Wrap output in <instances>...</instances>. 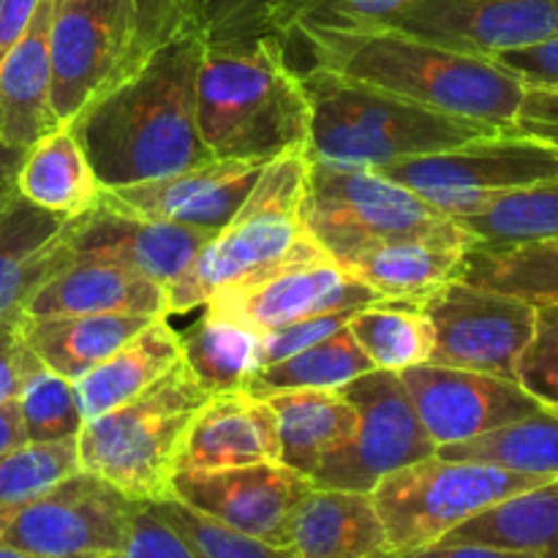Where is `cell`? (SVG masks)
<instances>
[{
  "instance_id": "17",
  "label": "cell",
  "mask_w": 558,
  "mask_h": 558,
  "mask_svg": "<svg viewBox=\"0 0 558 558\" xmlns=\"http://www.w3.org/2000/svg\"><path fill=\"white\" fill-rule=\"evenodd\" d=\"M401 381L436 447L474 439L543 409L518 381L477 371L425 363L401 371Z\"/></svg>"
},
{
  "instance_id": "30",
  "label": "cell",
  "mask_w": 558,
  "mask_h": 558,
  "mask_svg": "<svg viewBox=\"0 0 558 558\" xmlns=\"http://www.w3.org/2000/svg\"><path fill=\"white\" fill-rule=\"evenodd\" d=\"M441 543H474L558 558V477L469 518Z\"/></svg>"
},
{
  "instance_id": "21",
  "label": "cell",
  "mask_w": 558,
  "mask_h": 558,
  "mask_svg": "<svg viewBox=\"0 0 558 558\" xmlns=\"http://www.w3.org/2000/svg\"><path fill=\"white\" fill-rule=\"evenodd\" d=\"M254 463H281V436L270 401L248 390L207 398L183 436L178 472H216Z\"/></svg>"
},
{
  "instance_id": "1",
  "label": "cell",
  "mask_w": 558,
  "mask_h": 558,
  "mask_svg": "<svg viewBox=\"0 0 558 558\" xmlns=\"http://www.w3.org/2000/svg\"><path fill=\"white\" fill-rule=\"evenodd\" d=\"M202 49L194 31L174 33L65 123L104 191L213 161L196 125Z\"/></svg>"
},
{
  "instance_id": "2",
  "label": "cell",
  "mask_w": 558,
  "mask_h": 558,
  "mask_svg": "<svg viewBox=\"0 0 558 558\" xmlns=\"http://www.w3.org/2000/svg\"><path fill=\"white\" fill-rule=\"evenodd\" d=\"M289 49H303L294 69L332 71L417 107L480 120L512 134L523 82L496 60L456 52L392 27H294L281 33Z\"/></svg>"
},
{
  "instance_id": "6",
  "label": "cell",
  "mask_w": 558,
  "mask_h": 558,
  "mask_svg": "<svg viewBox=\"0 0 558 558\" xmlns=\"http://www.w3.org/2000/svg\"><path fill=\"white\" fill-rule=\"evenodd\" d=\"M207 398L210 392L180 360L134 401L82 425L76 436L80 466L131 501L172 499L180 445Z\"/></svg>"
},
{
  "instance_id": "40",
  "label": "cell",
  "mask_w": 558,
  "mask_h": 558,
  "mask_svg": "<svg viewBox=\"0 0 558 558\" xmlns=\"http://www.w3.org/2000/svg\"><path fill=\"white\" fill-rule=\"evenodd\" d=\"M407 0H278L265 16V31L289 33L294 27H371Z\"/></svg>"
},
{
  "instance_id": "8",
  "label": "cell",
  "mask_w": 558,
  "mask_h": 558,
  "mask_svg": "<svg viewBox=\"0 0 558 558\" xmlns=\"http://www.w3.org/2000/svg\"><path fill=\"white\" fill-rule=\"evenodd\" d=\"M305 229L336 265L368 245L445 227L450 216L368 167L308 158Z\"/></svg>"
},
{
  "instance_id": "11",
  "label": "cell",
  "mask_w": 558,
  "mask_h": 558,
  "mask_svg": "<svg viewBox=\"0 0 558 558\" xmlns=\"http://www.w3.org/2000/svg\"><path fill=\"white\" fill-rule=\"evenodd\" d=\"M136 505L140 501L80 469L44 494L0 510V545L33 558L118 554Z\"/></svg>"
},
{
  "instance_id": "29",
  "label": "cell",
  "mask_w": 558,
  "mask_h": 558,
  "mask_svg": "<svg viewBox=\"0 0 558 558\" xmlns=\"http://www.w3.org/2000/svg\"><path fill=\"white\" fill-rule=\"evenodd\" d=\"M16 191L44 210L76 218L96 207L104 189L76 136L63 123L25 153Z\"/></svg>"
},
{
  "instance_id": "22",
  "label": "cell",
  "mask_w": 558,
  "mask_h": 558,
  "mask_svg": "<svg viewBox=\"0 0 558 558\" xmlns=\"http://www.w3.org/2000/svg\"><path fill=\"white\" fill-rule=\"evenodd\" d=\"M22 314L167 316V287L134 267L76 256L27 300Z\"/></svg>"
},
{
  "instance_id": "32",
  "label": "cell",
  "mask_w": 558,
  "mask_h": 558,
  "mask_svg": "<svg viewBox=\"0 0 558 558\" xmlns=\"http://www.w3.org/2000/svg\"><path fill=\"white\" fill-rule=\"evenodd\" d=\"M436 456L450 461L488 463L507 472L558 477V412L543 407L529 417L501 425L483 436L439 447Z\"/></svg>"
},
{
  "instance_id": "5",
  "label": "cell",
  "mask_w": 558,
  "mask_h": 558,
  "mask_svg": "<svg viewBox=\"0 0 558 558\" xmlns=\"http://www.w3.org/2000/svg\"><path fill=\"white\" fill-rule=\"evenodd\" d=\"M308 150H289L265 163L240 210L199 248L189 270L167 287V316L202 308L213 292L325 254L303 218Z\"/></svg>"
},
{
  "instance_id": "54",
  "label": "cell",
  "mask_w": 558,
  "mask_h": 558,
  "mask_svg": "<svg viewBox=\"0 0 558 558\" xmlns=\"http://www.w3.org/2000/svg\"><path fill=\"white\" fill-rule=\"evenodd\" d=\"M554 412H558V409H554Z\"/></svg>"
},
{
  "instance_id": "14",
  "label": "cell",
  "mask_w": 558,
  "mask_h": 558,
  "mask_svg": "<svg viewBox=\"0 0 558 558\" xmlns=\"http://www.w3.org/2000/svg\"><path fill=\"white\" fill-rule=\"evenodd\" d=\"M376 303H381L379 294L349 276L327 254H316L218 289L202 308L213 319L265 336L292 322L332 311H360Z\"/></svg>"
},
{
  "instance_id": "48",
  "label": "cell",
  "mask_w": 558,
  "mask_h": 558,
  "mask_svg": "<svg viewBox=\"0 0 558 558\" xmlns=\"http://www.w3.org/2000/svg\"><path fill=\"white\" fill-rule=\"evenodd\" d=\"M131 5H134L140 49L145 58L174 33L185 31L183 0H131Z\"/></svg>"
},
{
  "instance_id": "27",
  "label": "cell",
  "mask_w": 558,
  "mask_h": 558,
  "mask_svg": "<svg viewBox=\"0 0 558 558\" xmlns=\"http://www.w3.org/2000/svg\"><path fill=\"white\" fill-rule=\"evenodd\" d=\"M158 316L87 314V316H25L22 338L27 349L54 374L76 381L104 357L134 338Z\"/></svg>"
},
{
  "instance_id": "35",
  "label": "cell",
  "mask_w": 558,
  "mask_h": 558,
  "mask_svg": "<svg viewBox=\"0 0 558 558\" xmlns=\"http://www.w3.org/2000/svg\"><path fill=\"white\" fill-rule=\"evenodd\" d=\"M368 371H374V365L365 357L347 325L327 336L325 341L314 343L281 363L259 368V374L248 381L245 390L259 398L283 390H338Z\"/></svg>"
},
{
  "instance_id": "19",
  "label": "cell",
  "mask_w": 558,
  "mask_h": 558,
  "mask_svg": "<svg viewBox=\"0 0 558 558\" xmlns=\"http://www.w3.org/2000/svg\"><path fill=\"white\" fill-rule=\"evenodd\" d=\"M65 238H69L74 259L82 256V259L118 262L169 287L189 270V265L213 234L178 227V223L147 221V218L114 210L98 199L96 207L71 218Z\"/></svg>"
},
{
  "instance_id": "9",
  "label": "cell",
  "mask_w": 558,
  "mask_h": 558,
  "mask_svg": "<svg viewBox=\"0 0 558 558\" xmlns=\"http://www.w3.org/2000/svg\"><path fill=\"white\" fill-rule=\"evenodd\" d=\"M450 218H466L499 196L558 178V147L518 134L469 142L436 156L403 158L376 169Z\"/></svg>"
},
{
  "instance_id": "51",
  "label": "cell",
  "mask_w": 558,
  "mask_h": 558,
  "mask_svg": "<svg viewBox=\"0 0 558 558\" xmlns=\"http://www.w3.org/2000/svg\"><path fill=\"white\" fill-rule=\"evenodd\" d=\"M25 153L27 150H22V147H11L9 142L0 136V210L20 194V191H16V178H20Z\"/></svg>"
},
{
  "instance_id": "37",
  "label": "cell",
  "mask_w": 558,
  "mask_h": 558,
  "mask_svg": "<svg viewBox=\"0 0 558 558\" xmlns=\"http://www.w3.org/2000/svg\"><path fill=\"white\" fill-rule=\"evenodd\" d=\"M16 409H20L27 441H36V445L76 439L85 425L74 381L54 374L47 365H38L27 376L16 396Z\"/></svg>"
},
{
  "instance_id": "49",
  "label": "cell",
  "mask_w": 558,
  "mask_h": 558,
  "mask_svg": "<svg viewBox=\"0 0 558 558\" xmlns=\"http://www.w3.org/2000/svg\"><path fill=\"white\" fill-rule=\"evenodd\" d=\"M374 558H537L523 550H507V548H490V545H474V543H439L428 545L420 550H407V554H379Z\"/></svg>"
},
{
  "instance_id": "15",
  "label": "cell",
  "mask_w": 558,
  "mask_h": 558,
  "mask_svg": "<svg viewBox=\"0 0 558 558\" xmlns=\"http://www.w3.org/2000/svg\"><path fill=\"white\" fill-rule=\"evenodd\" d=\"M371 27L494 58L558 33V0H407Z\"/></svg>"
},
{
  "instance_id": "39",
  "label": "cell",
  "mask_w": 558,
  "mask_h": 558,
  "mask_svg": "<svg viewBox=\"0 0 558 558\" xmlns=\"http://www.w3.org/2000/svg\"><path fill=\"white\" fill-rule=\"evenodd\" d=\"M150 507L169 526L183 534L185 543L194 548V554L199 558H298L292 548H281V545L262 543V539L232 532V529L210 521V518L191 510L178 499L153 501Z\"/></svg>"
},
{
  "instance_id": "10",
  "label": "cell",
  "mask_w": 558,
  "mask_h": 558,
  "mask_svg": "<svg viewBox=\"0 0 558 558\" xmlns=\"http://www.w3.org/2000/svg\"><path fill=\"white\" fill-rule=\"evenodd\" d=\"M357 412L354 434L311 474L314 488L374 494L387 474L436 456V441L420 423L396 371H368L338 387Z\"/></svg>"
},
{
  "instance_id": "25",
  "label": "cell",
  "mask_w": 558,
  "mask_h": 558,
  "mask_svg": "<svg viewBox=\"0 0 558 558\" xmlns=\"http://www.w3.org/2000/svg\"><path fill=\"white\" fill-rule=\"evenodd\" d=\"M289 548L298 558H374L385 554L387 537L374 496L311 488L294 510Z\"/></svg>"
},
{
  "instance_id": "34",
  "label": "cell",
  "mask_w": 558,
  "mask_h": 558,
  "mask_svg": "<svg viewBox=\"0 0 558 558\" xmlns=\"http://www.w3.org/2000/svg\"><path fill=\"white\" fill-rule=\"evenodd\" d=\"M354 341L379 371H401L430 363L434 325L417 303H376L360 308L349 322Z\"/></svg>"
},
{
  "instance_id": "23",
  "label": "cell",
  "mask_w": 558,
  "mask_h": 558,
  "mask_svg": "<svg viewBox=\"0 0 558 558\" xmlns=\"http://www.w3.org/2000/svg\"><path fill=\"white\" fill-rule=\"evenodd\" d=\"M69 221L22 194L0 210V316L25 308L27 300L74 259L65 238Z\"/></svg>"
},
{
  "instance_id": "28",
  "label": "cell",
  "mask_w": 558,
  "mask_h": 558,
  "mask_svg": "<svg viewBox=\"0 0 558 558\" xmlns=\"http://www.w3.org/2000/svg\"><path fill=\"white\" fill-rule=\"evenodd\" d=\"M267 401L278 417L281 463L308 480L357 425V412L341 390H283Z\"/></svg>"
},
{
  "instance_id": "46",
  "label": "cell",
  "mask_w": 558,
  "mask_h": 558,
  "mask_svg": "<svg viewBox=\"0 0 558 558\" xmlns=\"http://www.w3.org/2000/svg\"><path fill=\"white\" fill-rule=\"evenodd\" d=\"M490 60L521 80L523 87H558V33L529 47L507 49Z\"/></svg>"
},
{
  "instance_id": "13",
  "label": "cell",
  "mask_w": 558,
  "mask_h": 558,
  "mask_svg": "<svg viewBox=\"0 0 558 558\" xmlns=\"http://www.w3.org/2000/svg\"><path fill=\"white\" fill-rule=\"evenodd\" d=\"M417 305L434 325L430 365L518 381V363L534 336L537 305L463 281L445 283Z\"/></svg>"
},
{
  "instance_id": "4",
  "label": "cell",
  "mask_w": 558,
  "mask_h": 558,
  "mask_svg": "<svg viewBox=\"0 0 558 558\" xmlns=\"http://www.w3.org/2000/svg\"><path fill=\"white\" fill-rule=\"evenodd\" d=\"M311 104L308 158L381 169L403 158L458 150L505 131L480 120L417 107L332 71L298 69Z\"/></svg>"
},
{
  "instance_id": "43",
  "label": "cell",
  "mask_w": 558,
  "mask_h": 558,
  "mask_svg": "<svg viewBox=\"0 0 558 558\" xmlns=\"http://www.w3.org/2000/svg\"><path fill=\"white\" fill-rule=\"evenodd\" d=\"M85 558H199L183 534L169 526L150 505H136L125 545L118 554H98Z\"/></svg>"
},
{
  "instance_id": "24",
  "label": "cell",
  "mask_w": 558,
  "mask_h": 558,
  "mask_svg": "<svg viewBox=\"0 0 558 558\" xmlns=\"http://www.w3.org/2000/svg\"><path fill=\"white\" fill-rule=\"evenodd\" d=\"M49 20L52 0H38L25 36L0 63V136L22 150L63 125L52 109Z\"/></svg>"
},
{
  "instance_id": "41",
  "label": "cell",
  "mask_w": 558,
  "mask_h": 558,
  "mask_svg": "<svg viewBox=\"0 0 558 558\" xmlns=\"http://www.w3.org/2000/svg\"><path fill=\"white\" fill-rule=\"evenodd\" d=\"M278 0H183L185 31L205 41L265 33V16Z\"/></svg>"
},
{
  "instance_id": "16",
  "label": "cell",
  "mask_w": 558,
  "mask_h": 558,
  "mask_svg": "<svg viewBox=\"0 0 558 558\" xmlns=\"http://www.w3.org/2000/svg\"><path fill=\"white\" fill-rule=\"evenodd\" d=\"M311 488L314 483L308 477L283 463H254L216 472H178L172 499L232 532L289 548L294 510Z\"/></svg>"
},
{
  "instance_id": "42",
  "label": "cell",
  "mask_w": 558,
  "mask_h": 558,
  "mask_svg": "<svg viewBox=\"0 0 558 558\" xmlns=\"http://www.w3.org/2000/svg\"><path fill=\"white\" fill-rule=\"evenodd\" d=\"M518 385L543 407L558 409V305H537L534 336L518 363Z\"/></svg>"
},
{
  "instance_id": "47",
  "label": "cell",
  "mask_w": 558,
  "mask_h": 558,
  "mask_svg": "<svg viewBox=\"0 0 558 558\" xmlns=\"http://www.w3.org/2000/svg\"><path fill=\"white\" fill-rule=\"evenodd\" d=\"M512 134L558 147V87H526Z\"/></svg>"
},
{
  "instance_id": "7",
  "label": "cell",
  "mask_w": 558,
  "mask_h": 558,
  "mask_svg": "<svg viewBox=\"0 0 558 558\" xmlns=\"http://www.w3.org/2000/svg\"><path fill=\"white\" fill-rule=\"evenodd\" d=\"M548 480L554 477L430 456L387 474L371 496L385 526L387 554H407L441 543L469 518Z\"/></svg>"
},
{
  "instance_id": "36",
  "label": "cell",
  "mask_w": 558,
  "mask_h": 558,
  "mask_svg": "<svg viewBox=\"0 0 558 558\" xmlns=\"http://www.w3.org/2000/svg\"><path fill=\"white\" fill-rule=\"evenodd\" d=\"M480 245L558 238V178L499 196L480 213L456 218Z\"/></svg>"
},
{
  "instance_id": "26",
  "label": "cell",
  "mask_w": 558,
  "mask_h": 558,
  "mask_svg": "<svg viewBox=\"0 0 558 558\" xmlns=\"http://www.w3.org/2000/svg\"><path fill=\"white\" fill-rule=\"evenodd\" d=\"M180 330L169 325V316H158L142 327L134 338L104 357L96 368L74 381L82 417H101L104 412L134 401L180 363Z\"/></svg>"
},
{
  "instance_id": "33",
  "label": "cell",
  "mask_w": 558,
  "mask_h": 558,
  "mask_svg": "<svg viewBox=\"0 0 558 558\" xmlns=\"http://www.w3.org/2000/svg\"><path fill=\"white\" fill-rule=\"evenodd\" d=\"M180 360L210 396L245 390L262 368L259 336L207 314L180 332Z\"/></svg>"
},
{
  "instance_id": "20",
  "label": "cell",
  "mask_w": 558,
  "mask_h": 558,
  "mask_svg": "<svg viewBox=\"0 0 558 558\" xmlns=\"http://www.w3.org/2000/svg\"><path fill=\"white\" fill-rule=\"evenodd\" d=\"M472 245H477V240L450 218L445 227L428 234L368 245L338 267L365 283L385 303H420L445 283L458 281L463 256Z\"/></svg>"
},
{
  "instance_id": "3",
  "label": "cell",
  "mask_w": 558,
  "mask_h": 558,
  "mask_svg": "<svg viewBox=\"0 0 558 558\" xmlns=\"http://www.w3.org/2000/svg\"><path fill=\"white\" fill-rule=\"evenodd\" d=\"M196 125L213 158L272 161L308 147L311 104L281 33L205 41Z\"/></svg>"
},
{
  "instance_id": "45",
  "label": "cell",
  "mask_w": 558,
  "mask_h": 558,
  "mask_svg": "<svg viewBox=\"0 0 558 558\" xmlns=\"http://www.w3.org/2000/svg\"><path fill=\"white\" fill-rule=\"evenodd\" d=\"M41 365V360L27 349L22 338V311L0 316V407L16 401L27 376Z\"/></svg>"
},
{
  "instance_id": "31",
  "label": "cell",
  "mask_w": 558,
  "mask_h": 558,
  "mask_svg": "<svg viewBox=\"0 0 558 558\" xmlns=\"http://www.w3.org/2000/svg\"><path fill=\"white\" fill-rule=\"evenodd\" d=\"M458 281L512 294L532 305H558V238L510 245H472Z\"/></svg>"
},
{
  "instance_id": "18",
  "label": "cell",
  "mask_w": 558,
  "mask_h": 558,
  "mask_svg": "<svg viewBox=\"0 0 558 558\" xmlns=\"http://www.w3.org/2000/svg\"><path fill=\"white\" fill-rule=\"evenodd\" d=\"M265 163L251 158H213L167 178L101 191V202L147 221L216 234L240 210Z\"/></svg>"
},
{
  "instance_id": "44",
  "label": "cell",
  "mask_w": 558,
  "mask_h": 558,
  "mask_svg": "<svg viewBox=\"0 0 558 558\" xmlns=\"http://www.w3.org/2000/svg\"><path fill=\"white\" fill-rule=\"evenodd\" d=\"M354 314H357V311H332V314L311 316V319H300L292 322V325H283L265 332V336H259L262 368L272 363H281V360L292 357V354L325 341L327 336H332V332H338L341 327H347Z\"/></svg>"
},
{
  "instance_id": "38",
  "label": "cell",
  "mask_w": 558,
  "mask_h": 558,
  "mask_svg": "<svg viewBox=\"0 0 558 558\" xmlns=\"http://www.w3.org/2000/svg\"><path fill=\"white\" fill-rule=\"evenodd\" d=\"M76 439L27 441L0 456V510L33 499L69 474L80 472Z\"/></svg>"
},
{
  "instance_id": "50",
  "label": "cell",
  "mask_w": 558,
  "mask_h": 558,
  "mask_svg": "<svg viewBox=\"0 0 558 558\" xmlns=\"http://www.w3.org/2000/svg\"><path fill=\"white\" fill-rule=\"evenodd\" d=\"M38 0H0V63L31 25Z\"/></svg>"
},
{
  "instance_id": "53",
  "label": "cell",
  "mask_w": 558,
  "mask_h": 558,
  "mask_svg": "<svg viewBox=\"0 0 558 558\" xmlns=\"http://www.w3.org/2000/svg\"><path fill=\"white\" fill-rule=\"evenodd\" d=\"M0 558H33V556L22 554V550L16 548H9V545H0Z\"/></svg>"
},
{
  "instance_id": "12",
  "label": "cell",
  "mask_w": 558,
  "mask_h": 558,
  "mask_svg": "<svg viewBox=\"0 0 558 558\" xmlns=\"http://www.w3.org/2000/svg\"><path fill=\"white\" fill-rule=\"evenodd\" d=\"M52 109L69 123L145 60L131 0H52Z\"/></svg>"
},
{
  "instance_id": "52",
  "label": "cell",
  "mask_w": 558,
  "mask_h": 558,
  "mask_svg": "<svg viewBox=\"0 0 558 558\" xmlns=\"http://www.w3.org/2000/svg\"><path fill=\"white\" fill-rule=\"evenodd\" d=\"M22 445H27V436L22 428L20 409H16V401H9L0 407V456Z\"/></svg>"
}]
</instances>
